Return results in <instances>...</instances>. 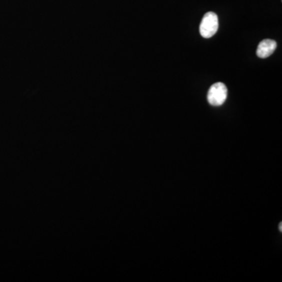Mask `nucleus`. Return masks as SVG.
Segmentation results:
<instances>
[{"label": "nucleus", "mask_w": 282, "mask_h": 282, "mask_svg": "<svg viewBox=\"0 0 282 282\" xmlns=\"http://www.w3.org/2000/svg\"><path fill=\"white\" fill-rule=\"evenodd\" d=\"M218 28H219L218 16L214 12H208L203 16L200 24L199 32L203 38H210L216 33Z\"/></svg>", "instance_id": "nucleus-1"}, {"label": "nucleus", "mask_w": 282, "mask_h": 282, "mask_svg": "<svg viewBox=\"0 0 282 282\" xmlns=\"http://www.w3.org/2000/svg\"><path fill=\"white\" fill-rule=\"evenodd\" d=\"M207 98L212 106H220L228 98V88L222 82H216L210 87Z\"/></svg>", "instance_id": "nucleus-2"}, {"label": "nucleus", "mask_w": 282, "mask_h": 282, "mask_svg": "<svg viewBox=\"0 0 282 282\" xmlns=\"http://www.w3.org/2000/svg\"><path fill=\"white\" fill-rule=\"evenodd\" d=\"M276 48H277V42H275L274 40H270V38L264 40L258 44L256 55L260 58L265 59L273 54Z\"/></svg>", "instance_id": "nucleus-3"}, {"label": "nucleus", "mask_w": 282, "mask_h": 282, "mask_svg": "<svg viewBox=\"0 0 282 282\" xmlns=\"http://www.w3.org/2000/svg\"><path fill=\"white\" fill-rule=\"evenodd\" d=\"M279 230H280V232H282V222H280V226H279Z\"/></svg>", "instance_id": "nucleus-4"}]
</instances>
